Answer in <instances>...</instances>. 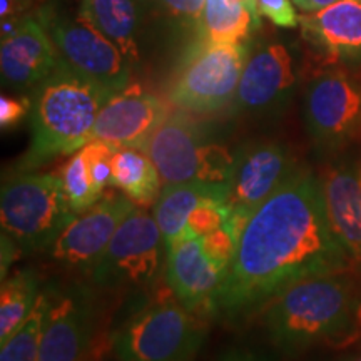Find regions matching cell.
Masks as SVG:
<instances>
[{
	"label": "cell",
	"instance_id": "obj_1",
	"mask_svg": "<svg viewBox=\"0 0 361 361\" xmlns=\"http://www.w3.org/2000/svg\"><path fill=\"white\" fill-rule=\"evenodd\" d=\"M351 258L329 224L322 179L298 169L247 219L207 306L218 318H246L293 284L338 274Z\"/></svg>",
	"mask_w": 361,
	"mask_h": 361
},
{
	"label": "cell",
	"instance_id": "obj_2",
	"mask_svg": "<svg viewBox=\"0 0 361 361\" xmlns=\"http://www.w3.org/2000/svg\"><path fill=\"white\" fill-rule=\"evenodd\" d=\"M112 94L61 59L57 69L35 89L30 111L32 141L17 171H34L54 157L80 151L90 142L99 112Z\"/></svg>",
	"mask_w": 361,
	"mask_h": 361
},
{
	"label": "cell",
	"instance_id": "obj_3",
	"mask_svg": "<svg viewBox=\"0 0 361 361\" xmlns=\"http://www.w3.org/2000/svg\"><path fill=\"white\" fill-rule=\"evenodd\" d=\"M353 306L350 286L338 274L308 278L264 306V326L283 353H300L348 331Z\"/></svg>",
	"mask_w": 361,
	"mask_h": 361
},
{
	"label": "cell",
	"instance_id": "obj_4",
	"mask_svg": "<svg viewBox=\"0 0 361 361\" xmlns=\"http://www.w3.org/2000/svg\"><path fill=\"white\" fill-rule=\"evenodd\" d=\"M74 218L61 173L17 171L4 179L0 192L2 233L8 234L22 251L51 250Z\"/></svg>",
	"mask_w": 361,
	"mask_h": 361
},
{
	"label": "cell",
	"instance_id": "obj_5",
	"mask_svg": "<svg viewBox=\"0 0 361 361\" xmlns=\"http://www.w3.org/2000/svg\"><path fill=\"white\" fill-rule=\"evenodd\" d=\"M204 326L178 300L151 305L111 338L119 361H192L204 343Z\"/></svg>",
	"mask_w": 361,
	"mask_h": 361
},
{
	"label": "cell",
	"instance_id": "obj_6",
	"mask_svg": "<svg viewBox=\"0 0 361 361\" xmlns=\"http://www.w3.org/2000/svg\"><path fill=\"white\" fill-rule=\"evenodd\" d=\"M146 152L164 184L200 183L228 189L234 152L207 141L200 126L186 116H169L151 137Z\"/></svg>",
	"mask_w": 361,
	"mask_h": 361
},
{
	"label": "cell",
	"instance_id": "obj_7",
	"mask_svg": "<svg viewBox=\"0 0 361 361\" xmlns=\"http://www.w3.org/2000/svg\"><path fill=\"white\" fill-rule=\"evenodd\" d=\"M247 61L243 44H211L200 40L184 57L171 87V102L180 109L209 114L233 102Z\"/></svg>",
	"mask_w": 361,
	"mask_h": 361
},
{
	"label": "cell",
	"instance_id": "obj_8",
	"mask_svg": "<svg viewBox=\"0 0 361 361\" xmlns=\"http://www.w3.org/2000/svg\"><path fill=\"white\" fill-rule=\"evenodd\" d=\"M164 255V238L154 214L135 207L92 266L90 278L104 290L142 286L157 276Z\"/></svg>",
	"mask_w": 361,
	"mask_h": 361
},
{
	"label": "cell",
	"instance_id": "obj_9",
	"mask_svg": "<svg viewBox=\"0 0 361 361\" xmlns=\"http://www.w3.org/2000/svg\"><path fill=\"white\" fill-rule=\"evenodd\" d=\"M298 169L291 152L279 142L255 141L238 147L226 196L229 214L224 228L239 241L251 214Z\"/></svg>",
	"mask_w": 361,
	"mask_h": 361
},
{
	"label": "cell",
	"instance_id": "obj_10",
	"mask_svg": "<svg viewBox=\"0 0 361 361\" xmlns=\"http://www.w3.org/2000/svg\"><path fill=\"white\" fill-rule=\"evenodd\" d=\"M49 34L62 61L82 78L114 94L129 85L134 62L79 13L49 20Z\"/></svg>",
	"mask_w": 361,
	"mask_h": 361
},
{
	"label": "cell",
	"instance_id": "obj_11",
	"mask_svg": "<svg viewBox=\"0 0 361 361\" xmlns=\"http://www.w3.org/2000/svg\"><path fill=\"white\" fill-rule=\"evenodd\" d=\"M305 121L324 147L341 146L361 128V87L343 72H326L308 85Z\"/></svg>",
	"mask_w": 361,
	"mask_h": 361
},
{
	"label": "cell",
	"instance_id": "obj_12",
	"mask_svg": "<svg viewBox=\"0 0 361 361\" xmlns=\"http://www.w3.org/2000/svg\"><path fill=\"white\" fill-rule=\"evenodd\" d=\"M135 207L124 192L102 196L66 226L51 247L52 258L69 268L90 271L109 246L117 228Z\"/></svg>",
	"mask_w": 361,
	"mask_h": 361
},
{
	"label": "cell",
	"instance_id": "obj_13",
	"mask_svg": "<svg viewBox=\"0 0 361 361\" xmlns=\"http://www.w3.org/2000/svg\"><path fill=\"white\" fill-rule=\"evenodd\" d=\"M168 117V107L159 97L146 92L139 85H128L112 94L104 104L90 141L146 151L151 137Z\"/></svg>",
	"mask_w": 361,
	"mask_h": 361
},
{
	"label": "cell",
	"instance_id": "obj_14",
	"mask_svg": "<svg viewBox=\"0 0 361 361\" xmlns=\"http://www.w3.org/2000/svg\"><path fill=\"white\" fill-rule=\"evenodd\" d=\"M296 85L295 66L283 44H268L247 57L233 99L234 109L266 114L281 109Z\"/></svg>",
	"mask_w": 361,
	"mask_h": 361
},
{
	"label": "cell",
	"instance_id": "obj_15",
	"mask_svg": "<svg viewBox=\"0 0 361 361\" xmlns=\"http://www.w3.org/2000/svg\"><path fill=\"white\" fill-rule=\"evenodd\" d=\"M94 338L89 291L74 286L54 298L40 341V361H85Z\"/></svg>",
	"mask_w": 361,
	"mask_h": 361
},
{
	"label": "cell",
	"instance_id": "obj_16",
	"mask_svg": "<svg viewBox=\"0 0 361 361\" xmlns=\"http://www.w3.org/2000/svg\"><path fill=\"white\" fill-rule=\"evenodd\" d=\"M61 56L42 22L22 17L20 24L0 45V71L4 84L29 89L44 82L57 69Z\"/></svg>",
	"mask_w": 361,
	"mask_h": 361
},
{
	"label": "cell",
	"instance_id": "obj_17",
	"mask_svg": "<svg viewBox=\"0 0 361 361\" xmlns=\"http://www.w3.org/2000/svg\"><path fill=\"white\" fill-rule=\"evenodd\" d=\"M166 273L176 300L196 311L209 305L228 271L209 258L201 238H186L166 247Z\"/></svg>",
	"mask_w": 361,
	"mask_h": 361
},
{
	"label": "cell",
	"instance_id": "obj_18",
	"mask_svg": "<svg viewBox=\"0 0 361 361\" xmlns=\"http://www.w3.org/2000/svg\"><path fill=\"white\" fill-rule=\"evenodd\" d=\"M306 39L331 57L361 61V2L338 0L300 19Z\"/></svg>",
	"mask_w": 361,
	"mask_h": 361
},
{
	"label": "cell",
	"instance_id": "obj_19",
	"mask_svg": "<svg viewBox=\"0 0 361 361\" xmlns=\"http://www.w3.org/2000/svg\"><path fill=\"white\" fill-rule=\"evenodd\" d=\"M333 231L353 258L361 259V168L340 166L322 179Z\"/></svg>",
	"mask_w": 361,
	"mask_h": 361
},
{
	"label": "cell",
	"instance_id": "obj_20",
	"mask_svg": "<svg viewBox=\"0 0 361 361\" xmlns=\"http://www.w3.org/2000/svg\"><path fill=\"white\" fill-rule=\"evenodd\" d=\"M228 189L200 183L164 184L154 201V219L159 226L166 247L184 238L189 216L196 207L209 201H224Z\"/></svg>",
	"mask_w": 361,
	"mask_h": 361
},
{
	"label": "cell",
	"instance_id": "obj_21",
	"mask_svg": "<svg viewBox=\"0 0 361 361\" xmlns=\"http://www.w3.org/2000/svg\"><path fill=\"white\" fill-rule=\"evenodd\" d=\"M79 16L119 45L130 61H137V0H82Z\"/></svg>",
	"mask_w": 361,
	"mask_h": 361
},
{
	"label": "cell",
	"instance_id": "obj_22",
	"mask_svg": "<svg viewBox=\"0 0 361 361\" xmlns=\"http://www.w3.org/2000/svg\"><path fill=\"white\" fill-rule=\"evenodd\" d=\"M162 178L154 161L144 149L119 147L114 156L112 186L135 204H149L161 192Z\"/></svg>",
	"mask_w": 361,
	"mask_h": 361
},
{
	"label": "cell",
	"instance_id": "obj_23",
	"mask_svg": "<svg viewBox=\"0 0 361 361\" xmlns=\"http://www.w3.org/2000/svg\"><path fill=\"white\" fill-rule=\"evenodd\" d=\"M258 27L250 7L241 0H204L201 39L206 42L243 44Z\"/></svg>",
	"mask_w": 361,
	"mask_h": 361
},
{
	"label": "cell",
	"instance_id": "obj_24",
	"mask_svg": "<svg viewBox=\"0 0 361 361\" xmlns=\"http://www.w3.org/2000/svg\"><path fill=\"white\" fill-rule=\"evenodd\" d=\"M40 296L39 278L34 269H19L2 279L0 291V343L32 314Z\"/></svg>",
	"mask_w": 361,
	"mask_h": 361
},
{
	"label": "cell",
	"instance_id": "obj_25",
	"mask_svg": "<svg viewBox=\"0 0 361 361\" xmlns=\"http://www.w3.org/2000/svg\"><path fill=\"white\" fill-rule=\"evenodd\" d=\"M52 301V295L40 293L32 314L0 343V361H40V341Z\"/></svg>",
	"mask_w": 361,
	"mask_h": 361
},
{
	"label": "cell",
	"instance_id": "obj_26",
	"mask_svg": "<svg viewBox=\"0 0 361 361\" xmlns=\"http://www.w3.org/2000/svg\"><path fill=\"white\" fill-rule=\"evenodd\" d=\"M61 178L62 184H64L67 202H69L74 214H80L87 211L89 207H92L104 196V194L97 191L92 180H90L82 151L72 154L71 159L66 162L64 168L61 171Z\"/></svg>",
	"mask_w": 361,
	"mask_h": 361
},
{
	"label": "cell",
	"instance_id": "obj_27",
	"mask_svg": "<svg viewBox=\"0 0 361 361\" xmlns=\"http://www.w3.org/2000/svg\"><path fill=\"white\" fill-rule=\"evenodd\" d=\"M116 146L104 141H90L80 149L84 154L85 166L90 180L101 194L107 188L112 186V176H114V156L117 152Z\"/></svg>",
	"mask_w": 361,
	"mask_h": 361
},
{
	"label": "cell",
	"instance_id": "obj_28",
	"mask_svg": "<svg viewBox=\"0 0 361 361\" xmlns=\"http://www.w3.org/2000/svg\"><path fill=\"white\" fill-rule=\"evenodd\" d=\"M228 207H226L224 201H209L201 204L200 207L194 209V213L189 216L186 231H184V238H202L207 233L214 231V229L224 226L226 219H228Z\"/></svg>",
	"mask_w": 361,
	"mask_h": 361
},
{
	"label": "cell",
	"instance_id": "obj_29",
	"mask_svg": "<svg viewBox=\"0 0 361 361\" xmlns=\"http://www.w3.org/2000/svg\"><path fill=\"white\" fill-rule=\"evenodd\" d=\"M146 2L154 7L157 13H162L168 19L201 27L204 0H146Z\"/></svg>",
	"mask_w": 361,
	"mask_h": 361
},
{
	"label": "cell",
	"instance_id": "obj_30",
	"mask_svg": "<svg viewBox=\"0 0 361 361\" xmlns=\"http://www.w3.org/2000/svg\"><path fill=\"white\" fill-rule=\"evenodd\" d=\"M201 241L209 258L221 268L229 271V266H231L238 250V239L234 238V234L228 228L221 226V228L202 236Z\"/></svg>",
	"mask_w": 361,
	"mask_h": 361
},
{
	"label": "cell",
	"instance_id": "obj_31",
	"mask_svg": "<svg viewBox=\"0 0 361 361\" xmlns=\"http://www.w3.org/2000/svg\"><path fill=\"white\" fill-rule=\"evenodd\" d=\"M256 2H258L259 16L269 19L274 25L293 29L300 24L293 0H256Z\"/></svg>",
	"mask_w": 361,
	"mask_h": 361
},
{
	"label": "cell",
	"instance_id": "obj_32",
	"mask_svg": "<svg viewBox=\"0 0 361 361\" xmlns=\"http://www.w3.org/2000/svg\"><path fill=\"white\" fill-rule=\"evenodd\" d=\"M32 111V101L29 97H0V126L2 129H11L20 123Z\"/></svg>",
	"mask_w": 361,
	"mask_h": 361
},
{
	"label": "cell",
	"instance_id": "obj_33",
	"mask_svg": "<svg viewBox=\"0 0 361 361\" xmlns=\"http://www.w3.org/2000/svg\"><path fill=\"white\" fill-rule=\"evenodd\" d=\"M34 0H0V17H20L27 8L32 7Z\"/></svg>",
	"mask_w": 361,
	"mask_h": 361
},
{
	"label": "cell",
	"instance_id": "obj_34",
	"mask_svg": "<svg viewBox=\"0 0 361 361\" xmlns=\"http://www.w3.org/2000/svg\"><path fill=\"white\" fill-rule=\"evenodd\" d=\"M17 250L20 251L19 245H17L8 234L2 233V279H6L8 273V266H11L12 261L16 259L13 256H16Z\"/></svg>",
	"mask_w": 361,
	"mask_h": 361
},
{
	"label": "cell",
	"instance_id": "obj_35",
	"mask_svg": "<svg viewBox=\"0 0 361 361\" xmlns=\"http://www.w3.org/2000/svg\"><path fill=\"white\" fill-rule=\"evenodd\" d=\"M218 361H263L255 353L241 348H228L218 356Z\"/></svg>",
	"mask_w": 361,
	"mask_h": 361
},
{
	"label": "cell",
	"instance_id": "obj_36",
	"mask_svg": "<svg viewBox=\"0 0 361 361\" xmlns=\"http://www.w3.org/2000/svg\"><path fill=\"white\" fill-rule=\"evenodd\" d=\"M335 2H338V0H293V4L306 13L323 11V8L333 6Z\"/></svg>",
	"mask_w": 361,
	"mask_h": 361
},
{
	"label": "cell",
	"instance_id": "obj_37",
	"mask_svg": "<svg viewBox=\"0 0 361 361\" xmlns=\"http://www.w3.org/2000/svg\"><path fill=\"white\" fill-rule=\"evenodd\" d=\"M89 361H119L116 358L114 351L111 348V353L107 350H97V353H94V356H90Z\"/></svg>",
	"mask_w": 361,
	"mask_h": 361
},
{
	"label": "cell",
	"instance_id": "obj_38",
	"mask_svg": "<svg viewBox=\"0 0 361 361\" xmlns=\"http://www.w3.org/2000/svg\"><path fill=\"white\" fill-rule=\"evenodd\" d=\"M353 328L358 331V335H361V301H355L353 306Z\"/></svg>",
	"mask_w": 361,
	"mask_h": 361
},
{
	"label": "cell",
	"instance_id": "obj_39",
	"mask_svg": "<svg viewBox=\"0 0 361 361\" xmlns=\"http://www.w3.org/2000/svg\"><path fill=\"white\" fill-rule=\"evenodd\" d=\"M241 2H245L250 8H258V2L256 0H241Z\"/></svg>",
	"mask_w": 361,
	"mask_h": 361
},
{
	"label": "cell",
	"instance_id": "obj_40",
	"mask_svg": "<svg viewBox=\"0 0 361 361\" xmlns=\"http://www.w3.org/2000/svg\"><path fill=\"white\" fill-rule=\"evenodd\" d=\"M345 361H361V355H355V356H350L348 360H345Z\"/></svg>",
	"mask_w": 361,
	"mask_h": 361
},
{
	"label": "cell",
	"instance_id": "obj_41",
	"mask_svg": "<svg viewBox=\"0 0 361 361\" xmlns=\"http://www.w3.org/2000/svg\"><path fill=\"white\" fill-rule=\"evenodd\" d=\"M358 2H361V0H358Z\"/></svg>",
	"mask_w": 361,
	"mask_h": 361
},
{
	"label": "cell",
	"instance_id": "obj_42",
	"mask_svg": "<svg viewBox=\"0 0 361 361\" xmlns=\"http://www.w3.org/2000/svg\"><path fill=\"white\" fill-rule=\"evenodd\" d=\"M192 361H194V360H192Z\"/></svg>",
	"mask_w": 361,
	"mask_h": 361
}]
</instances>
